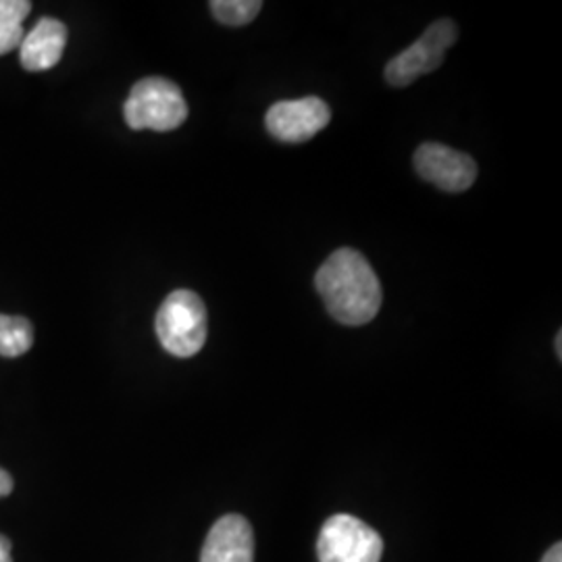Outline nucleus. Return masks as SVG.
Masks as SVG:
<instances>
[{
	"label": "nucleus",
	"mask_w": 562,
	"mask_h": 562,
	"mask_svg": "<svg viewBox=\"0 0 562 562\" xmlns=\"http://www.w3.org/2000/svg\"><path fill=\"white\" fill-rule=\"evenodd\" d=\"M201 562H255V533L240 515H225L202 546Z\"/></svg>",
	"instance_id": "8"
},
{
	"label": "nucleus",
	"mask_w": 562,
	"mask_h": 562,
	"mask_svg": "<svg viewBox=\"0 0 562 562\" xmlns=\"http://www.w3.org/2000/svg\"><path fill=\"white\" fill-rule=\"evenodd\" d=\"M317 554L322 562H380L382 536L352 515H334L322 527Z\"/></svg>",
	"instance_id": "4"
},
{
	"label": "nucleus",
	"mask_w": 562,
	"mask_h": 562,
	"mask_svg": "<svg viewBox=\"0 0 562 562\" xmlns=\"http://www.w3.org/2000/svg\"><path fill=\"white\" fill-rule=\"evenodd\" d=\"M211 11L215 20L222 21L223 25L229 27H240L261 13V0H213Z\"/></svg>",
	"instance_id": "12"
},
{
	"label": "nucleus",
	"mask_w": 562,
	"mask_h": 562,
	"mask_svg": "<svg viewBox=\"0 0 562 562\" xmlns=\"http://www.w3.org/2000/svg\"><path fill=\"white\" fill-rule=\"evenodd\" d=\"M11 540L0 536V562H13V554H11Z\"/></svg>",
	"instance_id": "14"
},
{
	"label": "nucleus",
	"mask_w": 562,
	"mask_h": 562,
	"mask_svg": "<svg viewBox=\"0 0 562 562\" xmlns=\"http://www.w3.org/2000/svg\"><path fill=\"white\" fill-rule=\"evenodd\" d=\"M123 115L136 132H171L188 120V102L178 83L165 78H144L132 88L123 104Z\"/></svg>",
	"instance_id": "3"
},
{
	"label": "nucleus",
	"mask_w": 562,
	"mask_h": 562,
	"mask_svg": "<svg viewBox=\"0 0 562 562\" xmlns=\"http://www.w3.org/2000/svg\"><path fill=\"white\" fill-rule=\"evenodd\" d=\"M561 341H562V336H561V334H559V336H557V355H559V359H562Z\"/></svg>",
	"instance_id": "16"
},
{
	"label": "nucleus",
	"mask_w": 562,
	"mask_h": 562,
	"mask_svg": "<svg viewBox=\"0 0 562 562\" xmlns=\"http://www.w3.org/2000/svg\"><path fill=\"white\" fill-rule=\"evenodd\" d=\"M542 562H562V546L561 542L554 543L548 552H546V557H543Z\"/></svg>",
	"instance_id": "15"
},
{
	"label": "nucleus",
	"mask_w": 562,
	"mask_h": 562,
	"mask_svg": "<svg viewBox=\"0 0 562 562\" xmlns=\"http://www.w3.org/2000/svg\"><path fill=\"white\" fill-rule=\"evenodd\" d=\"M457 36L459 30L454 21L440 20L431 23L419 41L387 63L385 80L402 88L419 80L429 71H436L443 63L446 50L457 42Z\"/></svg>",
	"instance_id": "5"
},
{
	"label": "nucleus",
	"mask_w": 562,
	"mask_h": 562,
	"mask_svg": "<svg viewBox=\"0 0 562 562\" xmlns=\"http://www.w3.org/2000/svg\"><path fill=\"white\" fill-rule=\"evenodd\" d=\"M67 46V25L53 18H42L34 30L23 36L20 46V60L25 71L38 74L53 69Z\"/></svg>",
	"instance_id": "9"
},
{
	"label": "nucleus",
	"mask_w": 562,
	"mask_h": 562,
	"mask_svg": "<svg viewBox=\"0 0 562 562\" xmlns=\"http://www.w3.org/2000/svg\"><path fill=\"white\" fill-rule=\"evenodd\" d=\"M315 288L329 315L341 325H367L382 308V283L369 261L352 248H340L323 262Z\"/></svg>",
	"instance_id": "1"
},
{
	"label": "nucleus",
	"mask_w": 562,
	"mask_h": 562,
	"mask_svg": "<svg viewBox=\"0 0 562 562\" xmlns=\"http://www.w3.org/2000/svg\"><path fill=\"white\" fill-rule=\"evenodd\" d=\"M11 492H13V477L4 469H0V498L9 496Z\"/></svg>",
	"instance_id": "13"
},
{
	"label": "nucleus",
	"mask_w": 562,
	"mask_h": 562,
	"mask_svg": "<svg viewBox=\"0 0 562 562\" xmlns=\"http://www.w3.org/2000/svg\"><path fill=\"white\" fill-rule=\"evenodd\" d=\"M34 346V325L25 317L0 315V357L18 359Z\"/></svg>",
	"instance_id": "11"
},
{
	"label": "nucleus",
	"mask_w": 562,
	"mask_h": 562,
	"mask_svg": "<svg viewBox=\"0 0 562 562\" xmlns=\"http://www.w3.org/2000/svg\"><path fill=\"white\" fill-rule=\"evenodd\" d=\"M329 120L331 111L327 102L317 97H306L299 101L276 102L265 115V125L273 138L299 144L315 138Z\"/></svg>",
	"instance_id": "6"
},
{
	"label": "nucleus",
	"mask_w": 562,
	"mask_h": 562,
	"mask_svg": "<svg viewBox=\"0 0 562 562\" xmlns=\"http://www.w3.org/2000/svg\"><path fill=\"white\" fill-rule=\"evenodd\" d=\"M32 11L27 0H0V57L23 42V21Z\"/></svg>",
	"instance_id": "10"
},
{
	"label": "nucleus",
	"mask_w": 562,
	"mask_h": 562,
	"mask_svg": "<svg viewBox=\"0 0 562 562\" xmlns=\"http://www.w3.org/2000/svg\"><path fill=\"white\" fill-rule=\"evenodd\" d=\"M155 327L169 355L190 359L206 341V306L196 292L176 290L162 301Z\"/></svg>",
	"instance_id": "2"
},
{
	"label": "nucleus",
	"mask_w": 562,
	"mask_h": 562,
	"mask_svg": "<svg viewBox=\"0 0 562 562\" xmlns=\"http://www.w3.org/2000/svg\"><path fill=\"white\" fill-rule=\"evenodd\" d=\"M415 169L423 180L454 194L469 190L477 180V165L469 155L436 142H427L417 148Z\"/></svg>",
	"instance_id": "7"
}]
</instances>
